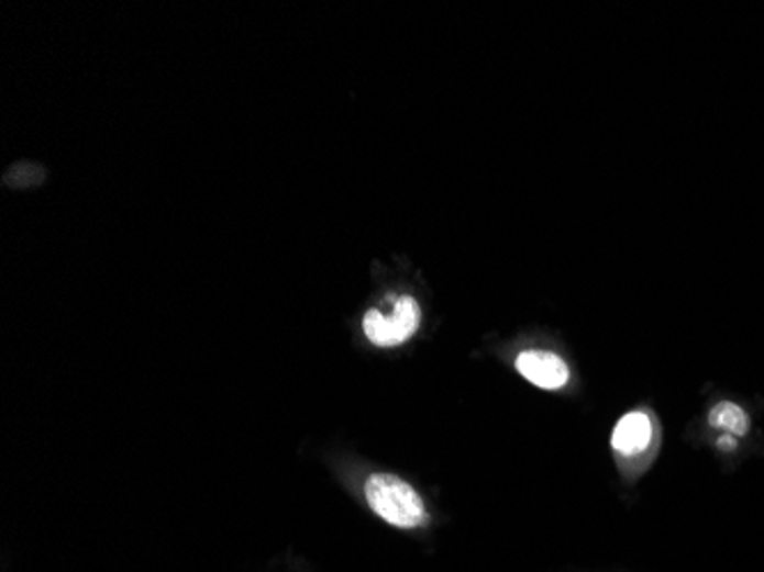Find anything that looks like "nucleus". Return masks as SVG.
Segmentation results:
<instances>
[{
  "instance_id": "f257e3e1",
  "label": "nucleus",
  "mask_w": 764,
  "mask_h": 572,
  "mask_svg": "<svg viewBox=\"0 0 764 572\" xmlns=\"http://www.w3.org/2000/svg\"><path fill=\"white\" fill-rule=\"evenodd\" d=\"M364 495L372 511L387 525L414 529L429 520L427 506L417 490L394 474H372L364 483Z\"/></svg>"
},
{
  "instance_id": "f03ea898",
  "label": "nucleus",
  "mask_w": 764,
  "mask_h": 572,
  "mask_svg": "<svg viewBox=\"0 0 764 572\" xmlns=\"http://www.w3.org/2000/svg\"><path fill=\"white\" fill-rule=\"evenodd\" d=\"M421 312L414 298L401 295L394 303L391 314H383L380 310H369L364 314V335L372 344L380 348H391L406 344L419 328Z\"/></svg>"
},
{
  "instance_id": "7ed1b4c3",
  "label": "nucleus",
  "mask_w": 764,
  "mask_h": 572,
  "mask_svg": "<svg viewBox=\"0 0 764 572\" xmlns=\"http://www.w3.org/2000/svg\"><path fill=\"white\" fill-rule=\"evenodd\" d=\"M516 369L531 385L541 390H561L568 385L571 369L563 358L550 350H524L516 360Z\"/></svg>"
},
{
  "instance_id": "20e7f679",
  "label": "nucleus",
  "mask_w": 764,
  "mask_h": 572,
  "mask_svg": "<svg viewBox=\"0 0 764 572\" xmlns=\"http://www.w3.org/2000/svg\"><path fill=\"white\" fill-rule=\"evenodd\" d=\"M653 442V422L641 411L628 413L622 417L611 435V447L622 456L643 453Z\"/></svg>"
},
{
  "instance_id": "39448f33",
  "label": "nucleus",
  "mask_w": 764,
  "mask_h": 572,
  "mask_svg": "<svg viewBox=\"0 0 764 572\" xmlns=\"http://www.w3.org/2000/svg\"><path fill=\"white\" fill-rule=\"evenodd\" d=\"M707 422H710V426H715L719 430L738 435V438H742V435L749 433V415L742 411L738 403L723 401V403L715 405Z\"/></svg>"
},
{
  "instance_id": "423d86ee",
  "label": "nucleus",
  "mask_w": 764,
  "mask_h": 572,
  "mask_svg": "<svg viewBox=\"0 0 764 572\" xmlns=\"http://www.w3.org/2000/svg\"><path fill=\"white\" fill-rule=\"evenodd\" d=\"M719 447H721V449H734V440L730 438V435H728V438L723 435V438L719 440Z\"/></svg>"
}]
</instances>
